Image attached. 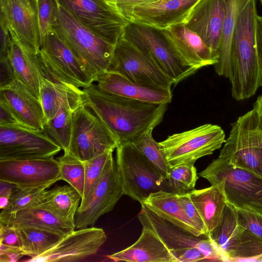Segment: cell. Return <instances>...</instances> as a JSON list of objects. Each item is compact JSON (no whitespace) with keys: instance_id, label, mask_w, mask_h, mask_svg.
Returning a JSON list of instances; mask_svg holds the SVG:
<instances>
[{"instance_id":"bcb514c9","label":"cell","mask_w":262,"mask_h":262,"mask_svg":"<svg viewBox=\"0 0 262 262\" xmlns=\"http://www.w3.org/2000/svg\"><path fill=\"white\" fill-rule=\"evenodd\" d=\"M23 256L20 247L0 243L1 262H16Z\"/></svg>"},{"instance_id":"c3c4849f","label":"cell","mask_w":262,"mask_h":262,"mask_svg":"<svg viewBox=\"0 0 262 262\" xmlns=\"http://www.w3.org/2000/svg\"><path fill=\"white\" fill-rule=\"evenodd\" d=\"M15 79L9 58L0 59V88L8 85Z\"/></svg>"},{"instance_id":"2e32d148","label":"cell","mask_w":262,"mask_h":262,"mask_svg":"<svg viewBox=\"0 0 262 262\" xmlns=\"http://www.w3.org/2000/svg\"><path fill=\"white\" fill-rule=\"evenodd\" d=\"M138 219L143 227L150 229L159 236L170 252L197 247L206 254L209 261H224L218 248L208 235L196 236L185 231L158 216L143 205Z\"/></svg>"},{"instance_id":"6da1fadb","label":"cell","mask_w":262,"mask_h":262,"mask_svg":"<svg viewBox=\"0 0 262 262\" xmlns=\"http://www.w3.org/2000/svg\"><path fill=\"white\" fill-rule=\"evenodd\" d=\"M84 104L117 141L131 142L163 120L167 104L145 102L106 93L96 84L82 89Z\"/></svg>"},{"instance_id":"4316f807","label":"cell","mask_w":262,"mask_h":262,"mask_svg":"<svg viewBox=\"0 0 262 262\" xmlns=\"http://www.w3.org/2000/svg\"><path fill=\"white\" fill-rule=\"evenodd\" d=\"M0 223L16 227L37 229L64 237L75 227L64 222L49 210L32 206L15 214L0 218Z\"/></svg>"},{"instance_id":"ba28073f","label":"cell","mask_w":262,"mask_h":262,"mask_svg":"<svg viewBox=\"0 0 262 262\" xmlns=\"http://www.w3.org/2000/svg\"><path fill=\"white\" fill-rule=\"evenodd\" d=\"M36 58L45 78L54 82L85 89L95 78L53 30L47 34Z\"/></svg>"},{"instance_id":"8992f818","label":"cell","mask_w":262,"mask_h":262,"mask_svg":"<svg viewBox=\"0 0 262 262\" xmlns=\"http://www.w3.org/2000/svg\"><path fill=\"white\" fill-rule=\"evenodd\" d=\"M116 164L124 194L142 205L159 190L171 191L168 182L131 142L117 147Z\"/></svg>"},{"instance_id":"816d5d0a","label":"cell","mask_w":262,"mask_h":262,"mask_svg":"<svg viewBox=\"0 0 262 262\" xmlns=\"http://www.w3.org/2000/svg\"><path fill=\"white\" fill-rule=\"evenodd\" d=\"M112 2L121 12L126 9L144 3L150 2L155 0H108Z\"/></svg>"},{"instance_id":"db71d44e","label":"cell","mask_w":262,"mask_h":262,"mask_svg":"<svg viewBox=\"0 0 262 262\" xmlns=\"http://www.w3.org/2000/svg\"><path fill=\"white\" fill-rule=\"evenodd\" d=\"M258 1L260 2V3H261V4L262 5V0H258Z\"/></svg>"},{"instance_id":"277c9868","label":"cell","mask_w":262,"mask_h":262,"mask_svg":"<svg viewBox=\"0 0 262 262\" xmlns=\"http://www.w3.org/2000/svg\"><path fill=\"white\" fill-rule=\"evenodd\" d=\"M199 176L222 189L226 203L262 214V178L224 159H214Z\"/></svg>"},{"instance_id":"83f0119b","label":"cell","mask_w":262,"mask_h":262,"mask_svg":"<svg viewBox=\"0 0 262 262\" xmlns=\"http://www.w3.org/2000/svg\"><path fill=\"white\" fill-rule=\"evenodd\" d=\"M81 201L80 194L69 184L57 185L46 189L31 206L45 208L75 227V216Z\"/></svg>"},{"instance_id":"8d00e7d4","label":"cell","mask_w":262,"mask_h":262,"mask_svg":"<svg viewBox=\"0 0 262 262\" xmlns=\"http://www.w3.org/2000/svg\"><path fill=\"white\" fill-rule=\"evenodd\" d=\"M57 160L60 171V180L67 182L83 196L85 184V168L82 162L68 154H63Z\"/></svg>"},{"instance_id":"b9f144b4","label":"cell","mask_w":262,"mask_h":262,"mask_svg":"<svg viewBox=\"0 0 262 262\" xmlns=\"http://www.w3.org/2000/svg\"><path fill=\"white\" fill-rule=\"evenodd\" d=\"M178 194V201L188 219L202 234L209 236L206 227L199 211L192 203L189 193Z\"/></svg>"},{"instance_id":"681fc988","label":"cell","mask_w":262,"mask_h":262,"mask_svg":"<svg viewBox=\"0 0 262 262\" xmlns=\"http://www.w3.org/2000/svg\"><path fill=\"white\" fill-rule=\"evenodd\" d=\"M16 188L10 183L0 181V208H5L9 201L10 198Z\"/></svg>"},{"instance_id":"30bf717a","label":"cell","mask_w":262,"mask_h":262,"mask_svg":"<svg viewBox=\"0 0 262 262\" xmlns=\"http://www.w3.org/2000/svg\"><path fill=\"white\" fill-rule=\"evenodd\" d=\"M118 145L113 135L84 103L73 111L70 144L64 154L84 162L114 150Z\"/></svg>"},{"instance_id":"d4e9b609","label":"cell","mask_w":262,"mask_h":262,"mask_svg":"<svg viewBox=\"0 0 262 262\" xmlns=\"http://www.w3.org/2000/svg\"><path fill=\"white\" fill-rule=\"evenodd\" d=\"M107 257L114 261L177 262L159 236L145 227H143L139 238L134 244Z\"/></svg>"},{"instance_id":"4fadbf2b","label":"cell","mask_w":262,"mask_h":262,"mask_svg":"<svg viewBox=\"0 0 262 262\" xmlns=\"http://www.w3.org/2000/svg\"><path fill=\"white\" fill-rule=\"evenodd\" d=\"M107 71L117 73L132 82L171 89L173 82L149 57L121 38L115 45Z\"/></svg>"},{"instance_id":"e0dca14e","label":"cell","mask_w":262,"mask_h":262,"mask_svg":"<svg viewBox=\"0 0 262 262\" xmlns=\"http://www.w3.org/2000/svg\"><path fill=\"white\" fill-rule=\"evenodd\" d=\"M0 21L30 53L41 48L37 0H0Z\"/></svg>"},{"instance_id":"8fae6325","label":"cell","mask_w":262,"mask_h":262,"mask_svg":"<svg viewBox=\"0 0 262 262\" xmlns=\"http://www.w3.org/2000/svg\"><path fill=\"white\" fill-rule=\"evenodd\" d=\"M209 236L224 261H262V241L241 224L235 208L228 203L220 224Z\"/></svg>"},{"instance_id":"ab89813d","label":"cell","mask_w":262,"mask_h":262,"mask_svg":"<svg viewBox=\"0 0 262 262\" xmlns=\"http://www.w3.org/2000/svg\"><path fill=\"white\" fill-rule=\"evenodd\" d=\"M37 2L38 27L41 47L47 34L53 30L59 4L57 0H37Z\"/></svg>"},{"instance_id":"ee69618b","label":"cell","mask_w":262,"mask_h":262,"mask_svg":"<svg viewBox=\"0 0 262 262\" xmlns=\"http://www.w3.org/2000/svg\"><path fill=\"white\" fill-rule=\"evenodd\" d=\"M0 243L20 247L18 235L14 226L0 223Z\"/></svg>"},{"instance_id":"cb8c5ba5","label":"cell","mask_w":262,"mask_h":262,"mask_svg":"<svg viewBox=\"0 0 262 262\" xmlns=\"http://www.w3.org/2000/svg\"><path fill=\"white\" fill-rule=\"evenodd\" d=\"M163 31L181 56L197 70L214 66L218 62L211 50L201 37L184 24L172 26Z\"/></svg>"},{"instance_id":"5b68a950","label":"cell","mask_w":262,"mask_h":262,"mask_svg":"<svg viewBox=\"0 0 262 262\" xmlns=\"http://www.w3.org/2000/svg\"><path fill=\"white\" fill-rule=\"evenodd\" d=\"M121 38L151 58L177 84L198 70L178 53L164 34L163 30L128 21Z\"/></svg>"},{"instance_id":"484cf974","label":"cell","mask_w":262,"mask_h":262,"mask_svg":"<svg viewBox=\"0 0 262 262\" xmlns=\"http://www.w3.org/2000/svg\"><path fill=\"white\" fill-rule=\"evenodd\" d=\"M39 99L44 113L45 122L53 118L62 106L75 110L84 103L81 89L52 81L45 77L41 81Z\"/></svg>"},{"instance_id":"e575fe53","label":"cell","mask_w":262,"mask_h":262,"mask_svg":"<svg viewBox=\"0 0 262 262\" xmlns=\"http://www.w3.org/2000/svg\"><path fill=\"white\" fill-rule=\"evenodd\" d=\"M153 129H149L131 142L167 181L170 166L160 149L159 142L156 141L152 137Z\"/></svg>"},{"instance_id":"d590c367","label":"cell","mask_w":262,"mask_h":262,"mask_svg":"<svg viewBox=\"0 0 262 262\" xmlns=\"http://www.w3.org/2000/svg\"><path fill=\"white\" fill-rule=\"evenodd\" d=\"M194 164L184 163L170 168L167 179L171 192L188 193L194 189L199 177Z\"/></svg>"},{"instance_id":"5bb4252c","label":"cell","mask_w":262,"mask_h":262,"mask_svg":"<svg viewBox=\"0 0 262 262\" xmlns=\"http://www.w3.org/2000/svg\"><path fill=\"white\" fill-rule=\"evenodd\" d=\"M61 150L42 132L0 126V161L51 158Z\"/></svg>"},{"instance_id":"f5cc1de1","label":"cell","mask_w":262,"mask_h":262,"mask_svg":"<svg viewBox=\"0 0 262 262\" xmlns=\"http://www.w3.org/2000/svg\"><path fill=\"white\" fill-rule=\"evenodd\" d=\"M253 108L256 112L258 126L259 129L262 132V95L257 97L256 101L253 104Z\"/></svg>"},{"instance_id":"9c48e42d","label":"cell","mask_w":262,"mask_h":262,"mask_svg":"<svg viewBox=\"0 0 262 262\" xmlns=\"http://www.w3.org/2000/svg\"><path fill=\"white\" fill-rule=\"evenodd\" d=\"M225 140L221 127L207 123L169 136L159 143L171 168L184 163L194 164L199 159L220 148Z\"/></svg>"},{"instance_id":"3957f363","label":"cell","mask_w":262,"mask_h":262,"mask_svg":"<svg viewBox=\"0 0 262 262\" xmlns=\"http://www.w3.org/2000/svg\"><path fill=\"white\" fill-rule=\"evenodd\" d=\"M53 30L95 78V81L98 74L107 71L115 45L84 27L60 5Z\"/></svg>"},{"instance_id":"74e56055","label":"cell","mask_w":262,"mask_h":262,"mask_svg":"<svg viewBox=\"0 0 262 262\" xmlns=\"http://www.w3.org/2000/svg\"><path fill=\"white\" fill-rule=\"evenodd\" d=\"M114 150L107 151L90 160L84 162L85 184L83 196L79 208L83 207L97 186L106 163Z\"/></svg>"},{"instance_id":"9a60e30c","label":"cell","mask_w":262,"mask_h":262,"mask_svg":"<svg viewBox=\"0 0 262 262\" xmlns=\"http://www.w3.org/2000/svg\"><path fill=\"white\" fill-rule=\"evenodd\" d=\"M123 194L122 183L112 154L93 193L85 205L78 209L75 219V228L93 227L100 216L113 210Z\"/></svg>"},{"instance_id":"f907efd6","label":"cell","mask_w":262,"mask_h":262,"mask_svg":"<svg viewBox=\"0 0 262 262\" xmlns=\"http://www.w3.org/2000/svg\"><path fill=\"white\" fill-rule=\"evenodd\" d=\"M256 36L258 60L262 78V16L258 14L256 18Z\"/></svg>"},{"instance_id":"ffe728a7","label":"cell","mask_w":262,"mask_h":262,"mask_svg":"<svg viewBox=\"0 0 262 262\" xmlns=\"http://www.w3.org/2000/svg\"><path fill=\"white\" fill-rule=\"evenodd\" d=\"M107 239L104 231L89 227L74 230L62 237L55 246L30 262H72L95 254Z\"/></svg>"},{"instance_id":"836d02e7","label":"cell","mask_w":262,"mask_h":262,"mask_svg":"<svg viewBox=\"0 0 262 262\" xmlns=\"http://www.w3.org/2000/svg\"><path fill=\"white\" fill-rule=\"evenodd\" d=\"M74 110L62 106L53 118L45 122L42 131L59 146L64 153L67 152L70 144Z\"/></svg>"},{"instance_id":"d6a6232c","label":"cell","mask_w":262,"mask_h":262,"mask_svg":"<svg viewBox=\"0 0 262 262\" xmlns=\"http://www.w3.org/2000/svg\"><path fill=\"white\" fill-rule=\"evenodd\" d=\"M14 227L18 235L20 248L24 256H29L30 259L46 252L63 237L57 234L37 229Z\"/></svg>"},{"instance_id":"7c38bea8","label":"cell","mask_w":262,"mask_h":262,"mask_svg":"<svg viewBox=\"0 0 262 262\" xmlns=\"http://www.w3.org/2000/svg\"><path fill=\"white\" fill-rule=\"evenodd\" d=\"M82 25L115 45L128 21L108 0H57Z\"/></svg>"},{"instance_id":"d6986e66","label":"cell","mask_w":262,"mask_h":262,"mask_svg":"<svg viewBox=\"0 0 262 262\" xmlns=\"http://www.w3.org/2000/svg\"><path fill=\"white\" fill-rule=\"evenodd\" d=\"M200 0H155L128 8L121 14L129 21L161 30L184 24Z\"/></svg>"},{"instance_id":"52a82bcc","label":"cell","mask_w":262,"mask_h":262,"mask_svg":"<svg viewBox=\"0 0 262 262\" xmlns=\"http://www.w3.org/2000/svg\"><path fill=\"white\" fill-rule=\"evenodd\" d=\"M219 157L262 178V132L253 108L231 124Z\"/></svg>"},{"instance_id":"44dd1931","label":"cell","mask_w":262,"mask_h":262,"mask_svg":"<svg viewBox=\"0 0 262 262\" xmlns=\"http://www.w3.org/2000/svg\"><path fill=\"white\" fill-rule=\"evenodd\" d=\"M226 0H200L184 24L199 35L219 59Z\"/></svg>"},{"instance_id":"f1b7e54d","label":"cell","mask_w":262,"mask_h":262,"mask_svg":"<svg viewBox=\"0 0 262 262\" xmlns=\"http://www.w3.org/2000/svg\"><path fill=\"white\" fill-rule=\"evenodd\" d=\"M11 35L12 42L9 59L15 78L39 99L41 81L44 76L36 55L28 52L13 35Z\"/></svg>"},{"instance_id":"f6af8a7d","label":"cell","mask_w":262,"mask_h":262,"mask_svg":"<svg viewBox=\"0 0 262 262\" xmlns=\"http://www.w3.org/2000/svg\"><path fill=\"white\" fill-rule=\"evenodd\" d=\"M0 59L9 58L12 45V37L7 25L0 21Z\"/></svg>"},{"instance_id":"7402d4cb","label":"cell","mask_w":262,"mask_h":262,"mask_svg":"<svg viewBox=\"0 0 262 262\" xmlns=\"http://www.w3.org/2000/svg\"><path fill=\"white\" fill-rule=\"evenodd\" d=\"M0 101L26 127L43 130L45 116L39 99L17 79L0 88Z\"/></svg>"},{"instance_id":"1f68e13d","label":"cell","mask_w":262,"mask_h":262,"mask_svg":"<svg viewBox=\"0 0 262 262\" xmlns=\"http://www.w3.org/2000/svg\"><path fill=\"white\" fill-rule=\"evenodd\" d=\"M249 0H226V11L223 25L218 62L214 65L216 73L228 78L231 47L235 27L240 11Z\"/></svg>"},{"instance_id":"7a4b0ae2","label":"cell","mask_w":262,"mask_h":262,"mask_svg":"<svg viewBox=\"0 0 262 262\" xmlns=\"http://www.w3.org/2000/svg\"><path fill=\"white\" fill-rule=\"evenodd\" d=\"M257 14L256 0H249L240 11L235 27L228 79L232 96L237 101L251 98L261 86L256 36Z\"/></svg>"},{"instance_id":"7dc6e473","label":"cell","mask_w":262,"mask_h":262,"mask_svg":"<svg viewBox=\"0 0 262 262\" xmlns=\"http://www.w3.org/2000/svg\"><path fill=\"white\" fill-rule=\"evenodd\" d=\"M0 126L27 128L1 101H0Z\"/></svg>"},{"instance_id":"60d3db41","label":"cell","mask_w":262,"mask_h":262,"mask_svg":"<svg viewBox=\"0 0 262 262\" xmlns=\"http://www.w3.org/2000/svg\"><path fill=\"white\" fill-rule=\"evenodd\" d=\"M235 208L241 224L262 241V214L249 208Z\"/></svg>"},{"instance_id":"f546056e","label":"cell","mask_w":262,"mask_h":262,"mask_svg":"<svg viewBox=\"0 0 262 262\" xmlns=\"http://www.w3.org/2000/svg\"><path fill=\"white\" fill-rule=\"evenodd\" d=\"M178 196V193L161 190L151 193L142 205L158 216L185 231L196 236L203 235L185 214Z\"/></svg>"},{"instance_id":"603a6c76","label":"cell","mask_w":262,"mask_h":262,"mask_svg":"<svg viewBox=\"0 0 262 262\" xmlns=\"http://www.w3.org/2000/svg\"><path fill=\"white\" fill-rule=\"evenodd\" d=\"M97 88L112 95L155 104H168L172 100L171 89L136 83L112 71L98 74Z\"/></svg>"},{"instance_id":"4dcf8cb0","label":"cell","mask_w":262,"mask_h":262,"mask_svg":"<svg viewBox=\"0 0 262 262\" xmlns=\"http://www.w3.org/2000/svg\"><path fill=\"white\" fill-rule=\"evenodd\" d=\"M206 227L208 235L220 224L226 201L222 189L218 185L188 192Z\"/></svg>"},{"instance_id":"f35d334b","label":"cell","mask_w":262,"mask_h":262,"mask_svg":"<svg viewBox=\"0 0 262 262\" xmlns=\"http://www.w3.org/2000/svg\"><path fill=\"white\" fill-rule=\"evenodd\" d=\"M46 189L45 188L16 187L10 198L7 206L1 210L0 218L15 214L31 206Z\"/></svg>"},{"instance_id":"ac0fdd59","label":"cell","mask_w":262,"mask_h":262,"mask_svg":"<svg viewBox=\"0 0 262 262\" xmlns=\"http://www.w3.org/2000/svg\"><path fill=\"white\" fill-rule=\"evenodd\" d=\"M60 180L59 163L54 157L0 161V181L18 187L47 189Z\"/></svg>"},{"instance_id":"7bdbcfd3","label":"cell","mask_w":262,"mask_h":262,"mask_svg":"<svg viewBox=\"0 0 262 262\" xmlns=\"http://www.w3.org/2000/svg\"><path fill=\"white\" fill-rule=\"evenodd\" d=\"M177 262L209 261L206 254L197 247H190L170 251Z\"/></svg>"}]
</instances>
